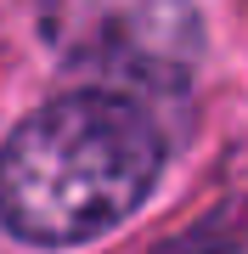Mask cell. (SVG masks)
<instances>
[{"label":"cell","mask_w":248,"mask_h":254,"mask_svg":"<svg viewBox=\"0 0 248 254\" xmlns=\"http://www.w3.org/2000/svg\"><path fill=\"white\" fill-rule=\"evenodd\" d=\"M158 170L164 141L130 96H56L0 147V220L23 243H85L136 215Z\"/></svg>","instance_id":"6da1fadb"}]
</instances>
